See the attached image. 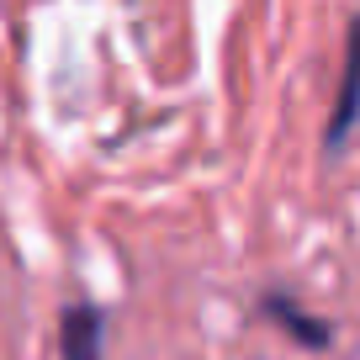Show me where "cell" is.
Instances as JSON below:
<instances>
[{
  "label": "cell",
  "instance_id": "obj_1",
  "mask_svg": "<svg viewBox=\"0 0 360 360\" xmlns=\"http://www.w3.org/2000/svg\"><path fill=\"white\" fill-rule=\"evenodd\" d=\"M64 360H101V313L96 307L64 313Z\"/></svg>",
  "mask_w": 360,
  "mask_h": 360
},
{
  "label": "cell",
  "instance_id": "obj_2",
  "mask_svg": "<svg viewBox=\"0 0 360 360\" xmlns=\"http://www.w3.org/2000/svg\"><path fill=\"white\" fill-rule=\"evenodd\" d=\"M360 112V22L355 32H349V64H345V90H339L334 101V122H328V143H339V138L349 133V122H355Z\"/></svg>",
  "mask_w": 360,
  "mask_h": 360
}]
</instances>
